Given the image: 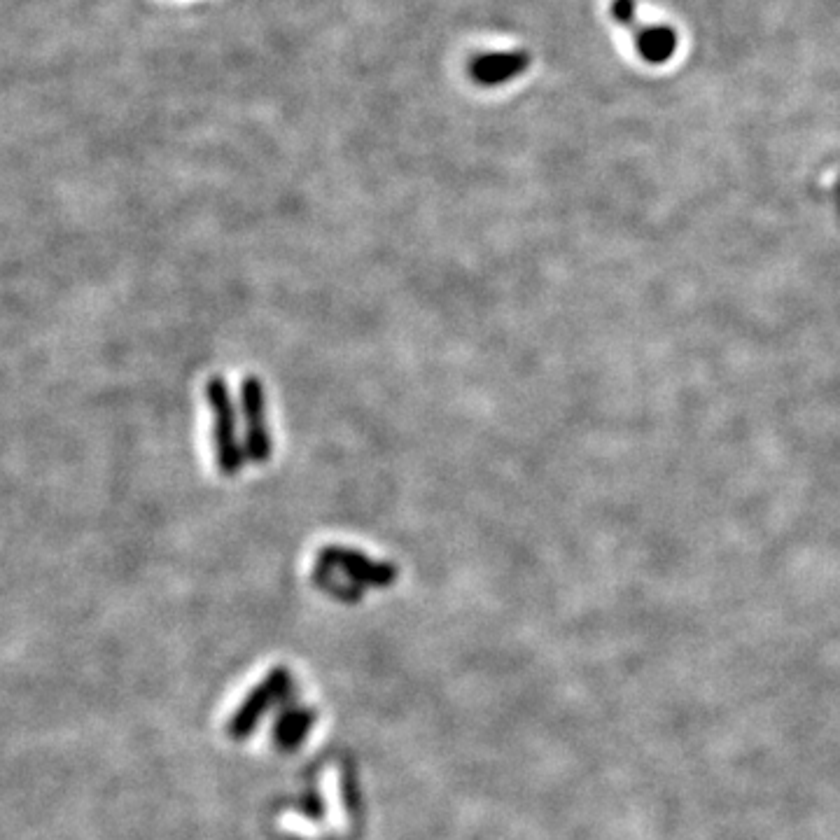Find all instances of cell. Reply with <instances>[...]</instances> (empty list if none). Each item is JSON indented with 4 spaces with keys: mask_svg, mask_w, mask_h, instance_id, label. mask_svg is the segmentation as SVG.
<instances>
[{
    "mask_svg": "<svg viewBox=\"0 0 840 840\" xmlns=\"http://www.w3.org/2000/svg\"><path fill=\"white\" fill-rule=\"evenodd\" d=\"M241 413L245 423V455L252 462H266L271 458V434L266 425L264 385L255 376H248L241 383Z\"/></svg>",
    "mask_w": 840,
    "mask_h": 840,
    "instance_id": "cell-3",
    "label": "cell"
},
{
    "mask_svg": "<svg viewBox=\"0 0 840 840\" xmlns=\"http://www.w3.org/2000/svg\"><path fill=\"white\" fill-rule=\"evenodd\" d=\"M675 33L668 31V28H661V31H647L640 38V52L647 61H665L668 56L675 52Z\"/></svg>",
    "mask_w": 840,
    "mask_h": 840,
    "instance_id": "cell-7",
    "label": "cell"
},
{
    "mask_svg": "<svg viewBox=\"0 0 840 840\" xmlns=\"http://www.w3.org/2000/svg\"><path fill=\"white\" fill-rule=\"evenodd\" d=\"M525 66H528L525 54H493L483 56V59L474 63V75L479 82L495 84L509 80L511 75H516L518 70H523Z\"/></svg>",
    "mask_w": 840,
    "mask_h": 840,
    "instance_id": "cell-5",
    "label": "cell"
},
{
    "mask_svg": "<svg viewBox=\"0 0 840 840\" xmlns=\"http://www.w3.org/2000/svg\"><path fill=\"white\" fill-rule=\"evenodd\" d=\"M320 567L339 570L355 591L362 588H385L395 584L397 567L383 560H371L367 553L348 549V546H325L318 556Z\"/></svg>",
    "mask_w": 840,
    "mask_h": 840,
    "instance_id": "cell-2",
    "label": "cell"
},
{
    "mask_svg": "<svg viewBox=\"0 0 840 840\" xmlns=\"http://www.w3.org/2000/svg\"><path fill=\"white\" fill-rule=\"evenodd\" d=\"M313 719H315V714L311 710H306V707H299V710H287L283 717L276 721V731H273L278 745L285 749H294L297 745H301L308 731H311Z\"/></svg>",
    "mask_w": 840,
    "mask_h": 840,
    "instance_id": "cell-6",
    "label": "cell"
},
{
    "mask_svg": "<svg viewBox=\"0 0 840 840\" xmlns=\"http://www.w3.org/2000/svg\"><path fill=\"white\" fill-rule=\"evenodd\" d=\"M287 691H290V670L273 668L269 672V677H266L262 684H257L250 696L245 698V703L238 707V712L234 714V719H231V724H229L231 738H236V740L248 738V735L255 731L257 721L262 719V714L269 710V705L273 703V700L285 698Z\"/></svg>",
    "mask_w": 840,
    "mask_h": 840,
    "instance_id": "cell-4",
    "label": "cell"
},
{
    "mask_svg": "<svg viewBox=\"0 0 840 840\" xmlns=\"http://www.w3.org/2000/svg\"><path fill=\"white\" fill-rule=\"evenodd\" d=\"M206 399L213 409V437H215V458L217 469L224 476H236L243 469L245 446L238 439L236 430V406L231 399L229 385L222 376H213L206 385Z\"/></svg>",
    "mask_w": 840,
    "mask_h": 840,
    "instance_id": "cell-1",
    "label": "cell"
}]
</instances>
